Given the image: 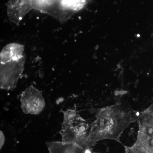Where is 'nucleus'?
Returning a JSON list of instances; mask_svg holds the SVG:
<instances>
[{"label":"nucleus","mask_w":153,"mask_h":153,"mask_svg":"<svg viewBox=\"0 0 153 153\" xmlns=\"http://www.w3.org/2000/svg\"><path fill=\"white\" fill-rule=\"evenodd\" d=\"M140 112L124 102L101 108L91 124L88 141L92 148L103 140L120 142L122 134L130 124L137 121Z\"/></svg>","instance_id":"1"},{"label":"nucleus","mask_w":153,"mask_h":153,"mask_svg":"<svg viewBox=\"0 0 153 153\" xmlns=\"http://www.w3.org/2000/svg\"><path fill=\"white\" fill-rule=\"evenodd\" d=\"M63 120L60 134L62 141L77 144L87 149H93L88 141L91 124L81 117L76 109L63 112Z\"/></svg>","instance_id":"2"},{"label":"nucleus","mask_w":153,"mask_h":153,"mask_svg":"<svg viewBox=\"0 0 153 153\" xmlns=\"http://www.w3.org/2000/svg\"><path fill=\"white\" fill-rule=\"evenodd\" d=\"M138 131L133 146L143 153H153V103L140 112Z\"/></svg>","instance_id":"3"},{"label":"nucleus","mask_w":153,"mask_h":153,"mask_svg":"<svg viewBox=\"0 0 153 153\" xmlns=\"http://www.w3.org/2000/svg\"><path fill=\"white\" fill-rule=\"evenodd\" d=\"M21 102L22 111L27 114H39L45 106L42 92L33 85L23 91L21 95Z\"/></svg>","instance_id":"4"},{"label":"nucleus","mask_w":153,"mask_h":153,"mask_svg":"<svg viewBox=\"0 0 153 153\" xmlns=\"http://www.w3.org/2000/svg\"><path fill=\"white\" fill-rule=\"evenodd\" d=\"M23 69L24 62L22 59L1 63V88L5 90L15 88Z\"/></svg>","instance_id":"5"},{"label":"nucleus","mask_w":153,"mask_h":153,"mask_svg":"<svg viewBox=\"0 0 153 153\" xmlns=\"http://www.w3.org/2000/svg\"><path fill=\"white\" fill-rule=\"evenodd\" d=\"M49 153H87L92 149H87L75 143L61 142L47 143Z\"/></svg>","instance_id":"6"},{"label":"nucleus","mask_w":153,"mask_h":153,"mask_svg":"<svg viewBox=\"0 0 153 153\" xmlns=\"http://www.w3.org/2000/svg\"><path fill=\"white\" fill-rule=\"evenodd\" d=\"M24 47L20 44H9L5 47L1 53V63L18 60L22 58Z\"/></svg>","instance_id":"7"},{"label":"nucleus","mask_w":153,"mask_h":153,"mask_svg":"<svg viewBox=\"0 0 153 153\" xmlns=\"http://www.w3.org/2000/svg\"><path fill=\"white\" fill-rule=\"evenodd\" d=\"M82 1L83 0H33L36 7L41 11L57 10L61 8L62 6L73 4Z\"/></svg>","instance_id":"8"},{"label":"nucleus","mask_w":153,"mask_h":153,"mask_svg":"<svg viewBox=\"0 0 153 153\" xmlns=\"http://www.w3.org/2000/svg\"><path fill=\"white\" fill-rule=\"evenodd\" d=\"M125 153H140L138 151L133 147L132 146H125Z\"/></svg>","instance_id":"9"},{"label":"nucleus","mask_w":153,"mask_h":153,"mask_svg":"<svg viewBox=\"0 0 153 153\" xmlns=\"http://www.w3.org/2000/svg\"><path fill=\"white\" fill-rule=\"evenodd\" d=\"M87 153H99L95 152H94V151H93V149H92L89 150L88 151V152Z\"/></svg>","instance_id":"10"}]
</instances>
